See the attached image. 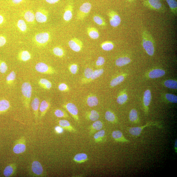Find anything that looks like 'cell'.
Returning a JSON list of instances; mask_svg holds the SVG:
<instances>
[{
    "instance_id": "6da1fadb",
    "label": "cell",
    "mask_w": 177,
    "mask_h": 177,
    "mask_svg": "<svg viewBox=\"0 0 177 177\" xmlns=\"http://www.w3.org/2000/svg\"><path fill=\"white\" fill-rule=\"evenodd\" d=\"M21 93L23 95V103L25 107L29 109L31 101L32 88L31 84L29 82H25L21 86Z\"/></svg>"
},
{
    "instance_id": "7a4b0ae2",
    "label": "cell",
    "mask_w": 177,
    "mask_h": 177,
    "mask_svg": "<svg viewBox=\"0 0 177 177\" xmlns=\"http://www.w3.org/2000/svg\"><path fill=\"white\" fill-rule=\"evenodd\" d=\"M51 39V35L49 32H43L37 33L32 38V41L36 45L44 47L47 44Z\"/></svg>"
},
{
    "instance_id": "3957f363",
    "label": "cell",
    "mask_w": 177,
    "mask_h": 177,
    "mask_svg": "<svg viewBox=\"0 0 177 177\" xmlns=\"http://www.w3.org/2000/svg\"><path fill=\"white\" fill-rule=\"evenodd\" d=\"M142 45L147 53L149 56H153L154 52L153 40L151 35L146 31L143 35Z\"/></svg>"
},
{
    "instance_id": "277c9868",
    "label": "cell",
    "mask_w": 177,
    "mask_h": 177,
    "mask_svg": "<svg viewBox=\"0 0 177 177\" xmlns=\"http://www.w3.org/2000/svg\"><path fill=\"white\" fill-rule=\"evenodd\" d=\"M26 149V138L21 137L16 140L14 142L13 149V153L16 154L23 153Z\"/></svg>"
},
{
    "instance_id": "5b68a950",
    "label": "cell",
    "mask_w": 177,
    "mask_h": 177,
    "mask_svg": "<svg viewBox=\"0 0 177 177\" xmlns=\"http://www.w3.org/2000/svg\"><path fill=\"white\" fill-rule=\"evenodd\" d=\"M31 176L33 177H43L44 176V170L41 163L37 160H34L31 164L30 168Z\"/></svg>"
},
{
    "instance_id": "8992f818",
    "label": "cell",
    "mask_w": 177,
    "mask_h": 177,
    "mask_svg": "<svg viewBox=\"0 0 177 177\" xmlns=\"http://www.w3.org/2000/svg\"><path fill=\"white\" fill-rule=\"evenodd\" d=\"M92 7V4L86 2L83 4L80 7L77 14V19L82 20L89 13Z\"/></svg>"
},
{
    "instance_id": "52a82bcc",
    "label": "cell",
    "mask_w": 177,
    "mask_h": 177,
    "mask_svg": "<svg viewBox=\"0 0 177 177\" xmlns=\"http://www.w3.org/2000/svg\"><path fill=\"white\" fill-rule=\"evenodd\" d=\"M35 68L38 72L41 74H52L57 73L54 68L42 62H39L35 66Z\"/></svg>"
},
{
    "instance_id": "ba28073f",
    "label": "cell",
    "mask_w": 177,
    "mask_h": 177,
    "mask_svg": "<svg viewBox=\"0 0 177 177\" xmlns=\"http://www.w3.org/2000/svg\"><path fill=\"white\" fill-rule=\"evenodd\" d=\"M35 20L40 23H45L48 20L49 13L47 11L43 8H39L36 12Z\"/></svg>"
},
{
    "instance_id": "9c48e42d",
    "label": "cell",
    "mask_w": 177,
    "mask_h": 177,
    "mask_svg": "<svg viewBox=\"0 0 177 177\" xmlns=\"http://www.w3.org/2000/svg\"><path fill=\"white\" fill-rule=\"evenodd\" d=\"M145 6L158 12L163 11L162 5L160 0H147L144 1Z\"/></svg>"
},
{
    "instance_id": "30bf717a",
    "label": "cell",
    "mask_w": 177,
    "mask_h": 177,
    "mask_svg": "<svg viewBox=\"0 0 177 177\" xmlns=\"http://www.w3.org/2000/svg\"><path fill=\"white\" fill-rule=\"evenodd\" d=\"M109 18L110 23L112 27H116L120 25L121 19L117 12L110 11L107 14Z\"/></svg>"
},
{
    "instance_id": "8fae6325",
    "label": "cell",
    "mask_w": 177,
    "mask_h": 177,
    "mask_svg": "<svg viewBox=\"0 0 177 177\" xmlns=\"http://www.w3.org/2000/svg\"><path fill=\"white\" fill-rule=\"evenodd\" d=\"M63 107L70 113L74 120L79 121V110L75 104L70 102L64 104Z\"/></svg>"
},
{
    "instance_id": "7c38bea8",
    "label": "cell",
    "mask_w": 177,
    "mask_h": 177,
    "mask_svg": "<svg viewBox=\"0 0 177 177\" xmlns=\"http://www.w3.org/2000/svg\"><path fill=\"white\" fill-rule=\"evenodd\" d=\"M68 45L72 50L76 52L81 51L83 46L82 41L76 38H74L69 41Z\"/></svg>"
},
{
    "instance_id": "4fadbf2b",
    "label": "cell",
    "mask_w": 177,
    "mask_h": 177,
    "mask_svg": "<svg viewBox=\"0 0 177 177\" xmlns=\"http://www.w3.org/2000/svg\"><path fill=\"white\" fill-rule=\"evenodd\" d=\"M17 166L16 163H12L7 166L4 171L5 177H8L15 175L17 170Z\"/></svg>"
},
{
    "instance_id": "5bb4252c",
    "label": "cell",
    "mask_w": 177,
    "mask_h": 177,
    "mask_svg": "<svg viewBox=\"0 0 177 177\" xmlns=\"http://www.w3.org/2000/svg\"><path fill=\"white\" fill-rule=\"evenodd\" d=\"M73 4L70 3L66 6L63 16L64 20L66 22L70 21L73 18Z\"/></svg>"
},
{
    "instance_id": "9a60e30c",
    "label": "cell",
    "mask_w": 177,
    "mask_h": 177,
    "mask_svg": "<svg viewBox=\"0 0 177 177\" xmlns=\"http://www.w3.org/2000/svg\"><path fill=\"white\" fill-rule=\"evenodd\" d=\"M50 106V102L48 101L43 100L41 102L39 108L40 113V119L45 115Z\"/></svg>"
},
{
    "instance_id": "2e32d148",
    "label": "cell",
    "mask_w": 177,
    "mask_h": 177,
    "mask_svg": "<svg viewBox=\"0 0 177 177\" xmlns=\"http://www.w3.org/2000/svg\"><path fill=\"white\" fill-rule=\"evenodd\" d=\"M153 122H150L146 124V125L142 127H134L131 128L129 130L130 134L135 136H139L141 134L144 128L146 127L151 125H155V124H154Z\"/></svg>"
},
{
    "instance_id": "e0dca14e",
    "label": "cell",
    "mask_w": 177,
    "mask_h": 177,
    "mask_svg": "<svg viewBox=\"0 0 177 177\" xmlns=\"http://www.w3.org/2000/svg\"><path fill=\"white\" fill-rule=\"evenodd\" d=\"M40 102L38 98L35 97L32 101L31 106L35 116V120L38 118V110H39Z\"/></svg>"
},
{
    "instance_id": "ac0fdd59",
    "label": "cell",
    "mask_w": 177,
    "mask_h": 177,
    "mask_svg": "<svg viewBox=\"0 0 177 177\" xmlns=\"http://www.w3.org/2000/svg\"><path fill=\"white\" fill-rule=\"evenodd\" d=\"M31 55L26 50H21L18 54V59L21 62H26L31 59Z\"/></svg>"
},
{
    "instance_id": "d6986e66",
    "label": "cell",
    "mask_w": 177,
    "mask_h": 177,
    "mask_svg": "<svg viewBox=\"0 0 177 177\" xmlns=\"http://www.w3.org/2000/svg\"><path fill=\"white\" fill-rule=\"evenodd\" d=\"M165 74V71L161 69H155L149 73L148 76L151 79L158 78L164 76Z\"/></svg>"
},
{
    "instance_id": "ffe728a7",
    "label": "cell",
    "mask_w": 177,
    "mask_h": 177,
    "mask_svg": "<svg viewBox=\"0 0 177 177\" xmlns=\"http://www.w3.org/2000/svg\"><path fill=\"white\" fill-rule=\"evenodd\" d=\"M23 16L25 20L28 23L34 24L35 22V15L31 10H26L23 13Z\"/></svg>"
},
{
    "instance_id": "44dd1931",
    "label": "cell",
    "mask_w": 177,
    "mask_h": 177,
    "mask_svg": "<svg viewBox=\"0 0 177 177\" xmlns=\"http://www.w3.org/2000/svg\"><path fill=\"white\" fill-rule=\"evenodd\" d=\"M112 136L116 141L121 142H129V141L126 139L123 136L122 132L120 131L117 130L113 132Z\"/></svg>"
},
{
    "instance_id": "7402d4cb",
    "label": "cell",
    "mask_w": 177,
    "mask_h": 177,
    "mask_svg": "<svg viewBox=\"0 0 177 177\" xmlns=\"http://www.w3.org/2000/svg\"><path fill=\"white\" fill-rule=\"evenodd\" d=\"M86 102L88 106L92 107L98 105V100L97 97L96 96L90 94L87 97Z\"/></svg>"
},
{
    "instance_id": "603a6c76",
    "label": "cell",
    "mask_w": 177,
    "mask_h": 177,
    "mask_svg": "<svg viewBox=\"0 0 177 177\" xmlns=\"http://www.w3.org/2000/svg\"><path fill=\"white\" fill-rule=\"evenodd\" d=\"M59 125L62 127L63 129L70 132H74L76 131L73 127L72 126L69 122L65 120H62L59 121Z\"/></svg>"
},
{
    "instance_id": "cb8c5ba5",
    "label": "cell",
    "mask_w": 177,
    "mask_h": 177,
    "mask_svg": "<svg viewBox=\"0 0 177 177\" xmlns=\"http://www.w3.org/2000/svg\"><path fill=\"white\" fill-rule=\"evenodd\" d=\"M87 33L88 36L92 39H97L99 37L98 30L95 27H88L87 28Z\"/></svg>"
},
{
    "instance_id": "d4e9b609",
    "label": "cell",
    "mask_w": 177,
    "mask_h": 177,
    "mask_svg": "<svg viewBox=\"0 0 177 177\" xmlns=\"http://www.w3.org/2000/svg\"><path fill=\"white\" fill-rule=\"evenodd\" d=\"M38 84L41 88L46 90H49L52 87V83L48 79H41L39 80Z\"/></svg>"
},
{
    "instance_id": "484cf974",
    "label": "cell",
    "mask_w": 177,
    "mask_h": 177,
    "mask_svg": "<svg viewBox=\"0 0 177 177\" xmlns=\"http://www.w3.org/2000/svg\"><path fill=\"white\" fill-rule=\"evenodd\" d=\"M152 99V95L150 90H147L145 91L144 94L143 103L146 109L148 108L150 103Z\"/></svg>"
},
{
    "instance_id": "4316f807",
    "label": "cell",
    "mask_w": 177,
    "mask_h": 177,
    "mask_svg": "<svg viewBox=\"0 0 177 177\" xmlns=\"http://www.w3.org/2000/svg\"><path fill=\"white\" fill-rule=\"evenodd\" d=\"M9 101L6 99H2L0 101V114L6 112L10 107Z\"/></svg>"
},
{
    "instance_id": "83f0119b",
    "label": "cell",
    "mask_w": 177,
    "mask_h": 177,
    "mask_svg": "<svg viewBox=\"0 0 177 177\" xmlns=\"http://www.w3.org/2000/svg\"><path fill=\"white\" fill-rule=\"evenodd\" d=\"M131 62L130 59L128 57H120L116 60L115 65L118 67H122L128 64Z\"/></svg>"
},
{
    "instance_id": "f1b7e54d",
    "label": "cell",
    "mask_w": 177,
    "mask_h": 177,
    "mask_svg": "<svg viewBox=\"0 0 177 177\" xmlns=\"http://www.w3.org/2000/svg\"><path fill=\"white\" fill-rule=\"evenodd\" d=\"M86 116L87 119L93 121L97 120L99 118V113L95 110L87 113Z\"/></svg>"
},
{
    "instance_id": "f546056e",
    "label": "cell",
    "mask_w": 177,
    "mask_h": 177,
    "mask_svg": "<svg viewBox=\"0 0 177 177\" xmlns=\"http://www.w3.org/2000/svg\"><path fill=\"white\" fill-rule=\"evenodd\" d=\"M88 159L87 154L81 153L76 155L74 157V160L76 163L81 164L87 161Z\"/></svg>"
},
{
    "instance_id": "4dcf8cb0",
    "label": "cell",
    "mask_w": 177,
    "mask_h": 177,
    "mask_svg": "<svg viewBox=\"0 0 177 177\" xmlns=\"http://www.w3.org/2000/svg\"><path fill=\"white\" fill-rule=\"evenodd\" d=\"M93 70L92 69L87 68L85 69L84 77L81 80V83L83 84H86V82L89 80L92 75Z\"/></svg>"
},
{
    "instance_id": "1f68e13d",
    "label": "cell",
    "mask_w": 177,
    "mask_h": 177,
    "mask_svg": "<svg viewBox=\"0 0 177 177\" xmlns=\"http://www.w3.org/2000/svg\"><path fill=\"white\" fill-rule=\"evenodd\" d=\"M104 72V70L103 69H98L93 71L90 79L87 81L86 84L90 83L98 78L103 74Z\"/></svg>"
},
{
    "instance_id": "d6a6232c",
    "label": "cell",
    "mask_w": 177,
    "mask_h": 177,
    "mask_svg": "<svg viewBox=\"0 0 177 177\" xmlns=\"http://www.w3.org/2000/svg\"><path fill=\"white\" fill-rule=\"evenodd\" d=\"M125 77L123 75H120L113 79L110 82V86L112 87H114L123 82Z\"/></svg>"
},
{
    "instance_id": "836d02e7",
    "label": "cell",
    "mask_w": 177,
    "mask_h": 177,
    "mask_svg": "<svg viewBox=\"0 0 177 177\" xmlns=\"http://www.w3.org/2000/svg\"><path fill=\"white\" fill-rule=\"evenodd\" d=\"M52 52L55 56L60 57H63L65 54L64 50L60 46L55 47L52 49Z\"/></svg>"
},
{
    "instance_id": "e575fe53",
    "label": "cell",
    "mask_w": 177,
    "mask_h": 177,
    "mask_svg": "<svg viewBox=\"0 0 177 177\" xmlns=\"http://www.w3.org/2000/svg\"><path fill=\"white\" fill-rule=\"evenodd\" d=\"M114 44L111 41H106L101 44V48L104 51H111L114 48Z\"/></svg>"
},
{
    "instance_id": "d590c367",
    "label": "cell",
    "mask_w": 177,
    "mask_h": 177,
    "mask_svg": "<svg viewBox=\"0 0 177 177\" xmlns=\"http://www.w3.org/2000/svg\"><path fill=\"white\" fill-rule=\"evenodd\" d=\"M93 19L94 21L98 25L100 26H105L106 24L104 18L101 16L96 15L93 16Z\"/></svg>"
},
{
    "instance_id": "8d00e7d4",
    "label": "cell",
    "mask_w": 177,
    "mask_h": 177,
    "mask_svg": "<svg viewBox=\"0 0 177 177\" xmlns=\"http://www.w3.org/2000/svg\"><path fill=\"white\" fill-rule=\"evenodd\" d=\"M165 86L171 89H176L177 88V82L175 80L168 79L164 82Z\"/></svg>"
},
{
    "instance_id": "74e56055",
    "label": "cell",
    "mask_w": 177,
    "mask_h": 177,
    "mask_svg": "<svg viewBox=\"0 0 177 177\" xmlns=\"http://www.w3.org/2000/svg\"><path fill=\"white\" fill-rule=\"evenodd\" d=\"M105 132L103 130H101L94 135V139L96 142H101L102 140L104 137Z\"/></svg>"
},
{
    "instance_id": "f35d334b",
    "label": "cell",
    "mask_w": 177,
    "mask_h": 177,
    "mask_svg": "<svg viewBox=\"0 0 177 177\" xmlns=\"http://www.w3.org/2000/svg\"><path fill=\"white\" fill-rule=\"evenodd\" d=\"M171 12L175 15L177 14V2L176 0H166Z\"/></svg>"
},
{
    "instance_id": "ab89813d",
    "label": "cell",
    "mask_w": 177,
    "mask_h": 177,
    "mask_svg": "<svg viewBox=\"0 0 177 177\" xmlns=\"http://www.w3.org/2000/svg\"><path fill=\"white\" fill-rule=\"evenodd\" d=\"M18 28L22 32L25 33L27 31V24L23 19H19L17 24Z\"/></svg>"
},
{
    "instance_id": "60d3db41",
    "label": "cell",
    "mask_w": 177,
    "mask_h": 177,
    "mask_svg": "<svg viewBox=\"0 0 177 177\" xmlns=\"http://www.w3.org/2000/svg\"><path fill=\"white\" fill-rule=\"evenodd\" d=\"M128 99V96L126 93H121L118 96L117 102L120 105H122L125 103Z\"/></svg>"
},
{
    "instance_id": "b9f144b4",
    "label": "cell",
    "mask_w": 177,
    "mask_h": 177,
    "mask_svg": "<svg viewBox=\"0 0 177 177\" xmlns=\"http://www.w3.org/2000/svg\"><path fill=\"white\" fill-rule=\"evenodd\" d=\"M103 124L100 120H96L95 121L91 127V131H95L101 130L103 128Z\"/></svg>"
},
{
    "instance_id": "7bdbcfd3",
    "label": "cell",
    "mask_w": 177,
    "mask_h": 177,
    "mask_svg": "<svg viewBox=\"0 0 177 177\" xmlns=\"http://www.w3.org/2000/svg\"><path fill=\"white\" fill-rule=\"evenodd\" d=\"M16 74L14 71H12L7 76L6 78V84L9 85L13 84L16 79Z\"/></svg>"
},
{
    "instance_id": "ee69618b",
    "label": "cell",
    "mask_w": 177,
    "mask_h": 177,
    "mask_svg": "<svg viewBox=\"0 0 177 177\" xmlns=\"http://www.w3.org/2000/svg\"><path fill=\"white\" fill-rule=\"evenodd\" d=\"M54 114L57 118H66L69 117V115L67 113L62 109H57L54 112Z\"/></svg>"
},
{
    "instance_id": "f6af8a7d",
    "label": "cell",
    "mask_w": 177,
    "mask_h": 177,
    "mask_svg": "<svg viewBox=\"0 0 177 177\" xmlns=\"http://www.w3.org/2000/svg\"><path fill=\"white\" fill-rule=\"evenodd\" d=\"M129 119L132 122H137L138 120V114L137 110L132 109L130 112Z\"/></svg>"
},
{
    "instance_id": "bcb514c9",
    "label": "cell",
    "mask_w": 177,
    "mask_h": 177,
    "mask_svg": "<svg viewBox=\"0 0 177 177\" xmlns=\"http://www.w3.org/2000/svg\"><path fill=\"white\" fill-rule=\"evenodd\" d=\"M105 118L110 122H114L116 120V117L114 113L110 111H107L105 115Z\"/></svg>"
},
{
    "instance_id": "7dc6e473",
    "label": "cell",
    "mask_w": 177,
    "mask_h": 177,
    "mask_svg": "<svg viewBox=\"0 0 177 177\" xmlns=\"http://www.w3.org/2000/svg\"><path fill=\"white\" fill-rule=\"evenodd\" d=\"M165 98L167 100L171 103H176L177 102V96L170 93H166L165 95Z\"/></svg>"
},
{
    "instance_id": "c3c4849f",
    "label": "cell",
    "mask_w": 177,
    "mask_h": 177,
    "mask_svg": "<svg viewBox=\"0 0 177 177\" xmlns=\"http://www.w3.org/2000/svg\"><path fill=\"white\" fill-rule=\"evenodd\" d=\"M69 69L70 72L74 74H76L79 70L78 65L75 63L70 65L69 66Z\"/></svg>"
},
{
    "instance_id": "681fc988",
    "label": "cell",
    "mask_w": 177,
    "mask_h": 177,
    "mask_svg": "<svg viewBox=\"0 0 177 177\" xmlns=\"http://www.w3.org/2000/svg\"><path fill=\"white\" fill-rule=\"evenodd\" d=\"M7 64L4 61L0 60V72L2 74H5L8 70Z\"/></svg>"
},
{
    "instance_id": "f907efd6",
    "label": "cell",
    "mask_w": 177,
    "mask_h": 177,
    "mask_svg": "<svg viewBox=\"0 0 177 177\" xmlns=\"http://www.w3.org/2000/svg\"><path fill=\"white\" fill-rule=\"evenodd\" d=\"M58 88L61 92H68L70 91V88L68 85L65 83H61L58 86Z\"/></svg>"
},
{
    "instance_id": "816d5d0a",
    "label": "cell",
    "mask_w": 177,
    "mask_h": 177,
    "mask_svg": "<svg viewBox=\"0 0 177 177\" xmlns=\"http://www.w3.org/2000/svg\"><path fill=\"white\" fill-rule=\"evenodd\" d=\"M105 62V59L103 57H99L96 62V65L100 67L103 65Z\"/></svg>"
},
{
    "instance_id": "f5cc1de1",
    "label": "cell",
    "mask_w": 177,
    "mask_h": 177,
    "mask_svg": "<svg viewBox=\"0 0 177 177\" xmlns=\"http://www.w3.org/2000/svg\"><path fill=\"white\" fill-rule=\"evenodd\" d=\"M6 43V38L2 35H0V47L4 46Z\"/></svg>"
},
{
    "instance_id": "db71d44e",
    "label": "cell",
    "mask_w": 177,
    "mask_h": 177,
    "mask_svg": "<svg viewBox=\"0 0 177 177\" xmlns=\"http://www.w3.org/2000/svg\"><path fill=\"white\" fill-rule=\"evenodd\" d=\"M55 131L57 134H62L63 132V129L61 127L57 126L55 127Z\"/></svg>"
},
{
    "instance_id": "11a10c76",
    "label": "cell",
    "mask_w": 177,
    "mask_h": 177,
    "mask_svg": "<svg viewBox=\"0 0 177 177\" xmlns=\"http://www.w3.org/2000/svg\"><path fill=\"white\" fill-rule=\"evenodd\" d=\"M61 0H45V1L48 3L51 4H53L57 3V2H59Z\"/></svg>"
},
{
    "instance_id": "9f6ffc18",
    "label": "cell",
    "mask_w": 177,
    "mask_h": 177,
    "mask_svg": "<svg viewBox=\"0 0 177 177\" xmlns=\"http://www.w3.org/2000/svg\"><path fill=\"white\" fill-rule=\"evenodd\" d=\"M12 1L14 4H21L24 0H12Z\"/></svg>"
},
{
    "instance_id": "6f0895ef",
    "label": "cell",
    "mask_w": 177,
    "mask_h": 177,
    "mask_svg": "<svg viewBox=\"0 0 177 177\" xmlns=\"http://www.w3.org/2000/svg\"><path fill=\"white\" fill-rule=\"evenodd\" d=\"M4 21V18L3 16L0 15V24H2Z\"/></svg>"
},
{
    "instance_id": "680465c9",
    "label": "cell",
    "mask_w": 177,
    "mask_h": 177,
    "mask_svg": "<svg viewBox=\"0 0 177 177\" xmlns=\"http://www.w3.org/2000/svg\"><path fill=\"white\" fill-rule=\"evenodd\" d=\"M177 139H176L175 143V150H176V152H177Z\"/></svg>"
},
{
    "instance_id": "91938a15",
    "label": "cell",
    "mask_w": 177,
    "mask_h": 177,
    "mask_svg": "<svg viewBox=\"0 0 177 177\" xmlns=\"http://www.w3.org/2000/svg\"><path fill=\"white\" fill-rule=\"evenodd\" d=\"M129 1H132V0H129Z\"/></svg>"
}]
</instances>
